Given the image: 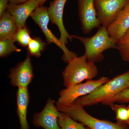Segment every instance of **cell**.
Listing matches in <instances>:
<instances>
[{
	"label": "cell",
	"instance_id": "3957f363",
	"mask_svg": "<svg viewBox=\"0 0 129 129\" xmlns=\"http://www.w3.org/2000/svg\"><path fill=\"white\" fill-rule=\"evenodd\" d=\"M98 69L94 63L88 61L83 55L72 58L62 72L63 84L66 88L90 80L97 75Z\"/></svg>",
	"mask_w": 129,
	"mask_h": 129
},
{
	"label": "cell",
	"instance_id": "d6986e66",
	"mask_svg": "<svg viewBox=\"0 0 129 129\" xmlns=\"http://www.w3.org/2000/svg\"><path fill=\"white\" fill-rule=\"evenodd\" d=\"M15 41L12 38L0 40V56L6 57L12 52H19L21 51V49L14 45Z\"/></svg>",
	"mask_w": 129,
	"mask_h": 129
},
{
	"label": "cell",
	"instance_id": "9c48e42d",
	"mask_svg": "<svg viewBox=\"0 0 129 129\" xmlns=\"http://www.w3.org/2000/svg\"><path fill=\"white\" fill-rule=\"evenodd\" d=\"M9 78L11 83L18 88H27L34 77L33 68L30 56L28 54L23 61L19 63L17 66L11 69Z\"/></svg>",
	"mask_w": 129,
	"mask_h": 129
},
{
	"label": "cell",
	"instance_id": "277c9868",
	"mask_svg": "<svg viewBox=\"0 0 129 129\" xmlns=\"http://www.w3.org/2000/svg\"><path fill=\"white\" fill-rule=\"evenodd\" d=\"M56 107L60 112L67 113L74 120L90 129H128L124 123H113L94 117L89 114L84 107L75 103L70 106Z\"/></svg>",
	"mask_w": 129,
	"mask_h": 129
},
{
	"label": "cell",
	"instance_id": "83f0119b",
	"mask_svg": "<svg viewBox=\"0 0 129 129\" xmlns=\"http://www.w3.org/2000/svg\"><path fill=\"white\" fill-rule=\"evenodd\" d=\"M85 129H90L89 128H86Z\"/></svg>",
	"mask_w": 129,
	"mask_h": 129
},
{
	"label": "cell",
	"instance_id": "e0dca14e",
	"mask_svg": "<svg viewBox=\"0 0 129 129\" xmlns=\"http://www.w3.org/2000/svg\"><path fill=\"white\" fill-rule=\"evenodd\" d=\"M47 44L39 37L32 38L27 47L28 54L30 56L39 57L45 50Z\"/></svg>",
	"mask_w": 129,
	"mask_h": 129
},
{
	"label": "cell",
	"instance_id": "ba28073f",
	"mask_svg": "<svg viewBox=\"0 0 129 129\" xmlns=\"http://www.w3.org/2000/svg\"><path fill=\"white\" fill-rule=\"evenodd\" d=\"M79 17L84 34L88 35L101 24L95 8L94 0H78Z\"/></svg>",
	"mask_w": 129,
	"mask_h": 129
},
{
	"label": "cell",
	"instance_id": "ac0fdd59",
	"mask_svg": "<svg viewBox=\"0 0 129 129\" xmlns=\"http://www.w3.org/2000/svg\"><path fill=\"white\" fill-rule=\"evenodd\" d=\"M15 42H17L20 45L23 47L28 46L32 38L30 32L27 27L25 25L23 27L19 28L14 35L13 38Z\"/></svg>",
	"mask_w": 129,
	"mask_h": 129
},
{
	"label": "cell",
	"instance_id": "603a6c76",
	"mask_svg": "<svg viewBox=\"0 0 129 129\" xmlns=\"http://www.w3.org/2000/svg\"><path fill=\"white\" fill-rule=\"evenodd\" d=\"M9 0H0V17L7 10Z\"/></svg>",
	"mask_w": 129,
	"mask_h": 129
},
{
	"label": "cell",
	"instance_id": "8992f818",
	"mask_svg": "<svg viewBox=\"0 0 129 129\" xmlns=\"http://www.w3.org/2000/svg\"><path fill=\"white\" fill-rule=\"evenodd\" d=\"M30 16L41 29L48 44H55L62 50L64 53L62 59L65 62L68 63L72 58L78 56L76 53L70 51L65 44H63L57 39L48 28V24L50 20L48 8L45 6L38 7L32 13Z\"/></svg>",
	"mask_w": 129,
	"mask_h": 129
},
{
	"label": "cell",
	"instance_id": "52a82bcc",
	"mask_svg": "<svg viewBox=\"0 0 129 129\" xmlns=\"http://www.w3.org/2000/svg\"><path fill=\"white\" fill-rule=\"evenodd\" d=\"M129 0H94L97 16L102 26L107 27Z\"/></svg>",
	"mask_w": 129,
	"mask_h": 129
},
{
	"label": "cell",
	"instance_id": "5bb4252c",
	"mask_svg": "<svg viewBox=\"0 0 129 129\" xmlns=\"http://www.w3.org/2000/svg\"><path fill=\"white\" fill-rule=\"evenodd\" d=\"M17 112L21 129H29L27 120V111L29 95L27 88H18L17 93Z\"/></svg>",
	"mask_w": 129,
	"mask_h": 129
},
{
	"label": "cell",
	"instance_id": "44dd1931",
	"mask_svg": "<svg viewBox=\"0 0 129 129\" xmlns=\"http://www.w3.org/2000/svg\"><path fill=\"white\" fill-rule=\"evenodd\" d=\"M111 108L115 112L117 122L125 123L129 120L127 107L124 105L113 104L110 105Z\"/></svg>",
	"mask_w": 129,
	"mask_h": 129
},
{
	"label": "cell",
	"instance_id": "ffe728a7",
	"mask_svg": "<svg viewBox=\"0 0 129 129\" xmlns=\"http://www.w3.org/2000/svg\"><path fill=\"white\" fill-rule=\"evenodd\" d=\"M123 60L129 62V29L117 43Z\"/></svg>",
	"mask_w": 129,
	"mask_h": 129
},
{
	"label": "cell",
	"instance_id": "9a60e30c",
	"mask_svg": "<svg viewBox=\"0 0 129 129\" xmlns=\"http://www.w3.org/2000/svg\"><path fill=\"white\" fill-rule=\"evenodd\" d=\"M18 29L14 19L7 10L1 17L0 40L13 39Z\"/></svg>",
	"mask_w": 129,
	"mask_h": 129
},
{
	"label": "cell",
	"instance_id": "30bf717a",
	"mask_svg": "<svg viewBox=\"0 0 129 129\" xmlns=\"http://www.w3.org/2000/svg\"><path fill=\"white\" fill-rule=\"evenodd\" d=\"M59 111L53 101L49 98L43 110L34 115V124L45 129H61L58 122Z\"/></svg>",
	"mask_w": 129,
	"mask_h": 129
},
{
	"label": "cell",
	"instance_id": "7c38bea8",
	"mask_svg": "<svg viewBox=\"0 0 129 129\" xmlns=\"http://www.w3.org/2000/svg\"><path fill=\"white\" fill-rule=\"evenodd\" d=\"M109 36L117 44L129 29V2L107 27Z\"/></svg>",
	"mask_w": 129,
	"mask_h": 129
},
{
	"label": "cell",
	"instance_id": "d4e9b609",
	"mask_svg": "<svg viewBox=\"0 0 129 129\" xmlns=\"http://www.w3.org/2000/svg\"><path fill=\"white\" fill-rule=\"evenodd\" d=\"M47 0H37L38 3V7L43 6V5Z\"/></svg>",
	"mask_w": 129,
	"mask_h": 129
},
{
	"label": "cell",
	"instance_id": "484cf974",
	"mask_svg": "<svg viewBox=\"0 0 129 129\" xmlns=\"http://www.w3.org/2000/svg\"><path fill=\"white\" fill-rule=\"evenodd\" d=\"M127 109H128V117L129 119V105L127 107Z\"/></svg>",
	"mask_w": 129,
	"mask_h": 129
},
{
	"label": "cell",
	"instance_id": "2e32d148",
	"mask_svg": "<svg viewBox=\"0 0 129 129\" xmlns=\"http://www.w3.org/2000/svg\"><path fill=\"white\" fill-rule=\"evenodd\" d=\"M58 122L61 129H85L84 125L79 123L66 113L60 112Z\"/></svg>",
	"mask_w": 129,
	"mask_h": 129
},
{
	"label": "cell",
	"instance_id": "5b68a950",
	"mask_svg": "<svg viewBox=\"0 0 129 129\" xmlns=\"http://www.w3.org/2000/svg\"><path fill=\"white\" fill-rule=\"evenodd\" d=\"M109 80L108 77L103 76L96 80H88L85 83L77 84L62 90L56 103V106L64 107L72 105L79 98L91 93Z\"/></svg>",
	"mask_w": 129,
	"mask_h": 129
},
{
	"label": "cell",
	"instance_id": "cb8c5ba5",
	"mask_svg": "<svg viewBox=\"0 0 129 129\" xmlns=\"http://www.w3.org/2000/svg\"><path fill=\"white\" fill-rule=\"evenodd\" d=\"M29 1V0H9V3L16 5H21Z\"/></svg>",
	"mask_w": 129,
	"mask_h": 129
},
{
	"label": "cell",
	"instance_id": "7a4b0ae2",
	"mask_svg": "<svg viewBox=\"0 0 129 129\" xmlns=\"http://www.w3.org/2000/svg\"><path fill=\"white\" fill-rule=\"evenodd\" d=\"M74 39L79 40L85 49L84 55L88 61L94 63L101 61L104 58L103 52L109 49H118L117 44L109 36L107 28L102 26L97 32L90 37L72 35Z\"/></svg>",
	"mask_w": 129,
	"mask_h": 129
},
{
	"label": "cell",
	"instance_id": "8fae6325",
	"mask_svg": "<svg viewBox=\"0 0 129 129\" xmlns=\"http://www.w3.org/2000/svg\"><path fill=\"white\" fill-rule=\"evenodd\" d=\"M67 0H54L51 2L48 8V15L52 23L57 26L60 33L59 40L64 44L68 43V40L72 41L73 38L65 29L63 21V11Z\"/></svg>",
	"mask_w": 129,
	"mask_h": 129
},
{
	"label": "cell",
	"instance_id": "4316f807",
	"mask_svg": "<svg viewBox=\"0 0 129 129\" xmlns=\"http://www.w3.org/2000/svg\"><path fill=\"white\" fill-rule=\"evenodd\" d=\"M125 124H128V125H129V120L128 121H127V122H126V123H125Z\"/></svg>",
	"mask_w": 129,
	"mask_h": 129
},
{
	"label": "cell",
	"instance_id": "6da1fadb",
	"mask_svg": "<svg viewBox=\"0 0 129 129\" xmlns=\"http://www.w3.org/2000/svg\"><path fill=\"white\" fill-rule=\"evenodd\" d=\"M129 88V70L115 76L90 94L79 98L74 102L83 107L102 103Z\"/></svg>",
	"mask_w": 129,
	"mask_h": 129
},
{
	"label": "cell",
	"instance_id": "4fadbf2b",
	"mask_svg": "<svg viewBox=\"0 0 129 129\" xmlns=\"http://www.w3.org/2000/svg\"><path fill=\"white\" fill-rule=\"evenodd\" d=\"M38 7L37 0H29L21 5L9 3L7 10L12 16L18 28L23 27L28 18Z\"/></svg>",
	"mask_w": 129,
	"mask_h": 129
},
{
	"label": "cell",
	"instance_id": "7402d4cb",
	"mask_svg": "<svg viewBox=\"0 0 129 129\" xmlns=\"http://www.w3.org/2000/svg\"><path fill=\"white\" fill-rule=\"evenodd\" d=\"M116 103H129V88L123 90L115 96L106 100L102 104L109 106L111 104H114Z\"/></svg>",
	"mask_w": 129,
	"mask_h": 129
}]
</instances>
